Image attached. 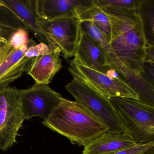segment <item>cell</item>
Wrapping results in <instances>:
<instances>
[{"label": "cell", "instance_id": "obj_8", "mask_svg": "<svg viewBox=\"0 0 154 154\" xmlns=\"http://www.w3.org/2000/svg\"><path fill=\"white\" fill-rule=\"evenodd\" d=\"M39 21L43 30L59 48L64 58L73 57L80 31L79 18H63L51 21Z\"/></svg>", "mask_w": 154, "mask_h": 154}, {"label": "cell", "instance_id": "obj_10", "mask_svg": "<svg viewBox=\"0 0 154 154\" xmlns=\"http://www.w3.org/2000/svg\"><path fill=\"white\" fill-rule=\"evenodd\" d=\"M74 63L106 74L110 70L106 53L100 46L80 28Z\"/></svg>", "mask_w": 154, "mask_h": 154}, {"label": "cell", "instance_id": "obj_2", "mask_svg": "<svg viewBox=\"0 0 154 154\" xmlns=\"http://www.w3.org/2000/svg\"><path fill=\"white\" fill-rule=\"evenodd\" d=\"M106 14L110 24L109 44L112 51L124 65L141 73L146 41L140 18L137 13L116 16Z\"/></svg>", "mask_w": 154, "mask_h": 154}, {"label": "cell", "instance_id": "obj_24", "mask_svg": "<svg viewBox=\"0 0 154 154\" xmlns=\"http://www.w3.org/2000/svg\"><path fill=\"white\" fill-rule=\"evenodd\" d=\"M140 74L148 82L154 85V63L144 62Z\"/></svg>", "mask_w": 154, "mask_h": 154}, {"label": "cell", "instance_id": "obj_13", "mask_svg": "<svg viewBox=\"0 0 154 154\" xmlns=\"http://www.w3.org/2000/svg\"><path fill=\"white\" fill-rule=\"evenodd\" d=\"M60 54L59 48L54 45L49 53L35 57L27 74L32 77L35 84L49 85L56 74L62 69Z\"/></svg>", "mask_w": 154, "mask_h": 154}, {"label": "cell", "instance_id": "obj_6", "mask_svg": "<svg viewBox=\"0 0 154 154\" xmlns=\"http://www.w3.org/2000/svg\"><path fill=\"white\" fill-rule=\"evenodd\" d=\"M26 120L34 117L47 119L59 105L62 95L48 85H36L25 90H19Z\"/></svg>", "mask_w": 154, "mask_h": 154}, {"label": "cell", "instance_id": "obj_5", "mask_svg": "<svg viewBox=\"0 0 154 154\" xmlns=\"http://www.w3.org/2000/svg\"><path fill=\"white\" fill-rule=\"evenodd\" d=\"M25 120L18 89L0 86V150H8L17 143Z\"/></svg>", "mask_w": 154, "mask_h": 154}, {"label": "cell", "instance_id": "obj_21", "mask_svg": "<svg viewBox=\"0 0 154 154\" xmlns=\"http://www.w3.org/2000/svg\"><path fill=\"white\" fill-rule=\"evenodd\" d=\"M29 40L27 29L23 28L18 29L13 32L8 39L15 50L19 49L26 44Z\"/></svg>", "mask_w": 154, "mask_h": 154}, {"label": "cell", "instance_id": "obj_14", "mask_svg": "<svg viewBox=\"0 0 154 154\" xmlns=\"http://www.w3.org/2000/svg\"><path fill=\"white\" fill-rule=\"evenodd\" d=\"M136 144L123 132L109 129L85 146L83 154H113Z\"/></svg>", "mask_w": 154, "mask_h": 154}, {"label": "cell", "instance_id": "obj_17", "mask_svg": "<svg viewBox=\"0 0 154 154\" xmlns=\"http://www.w3.org/2000/svg\"><path fill=\"white\" fill-rule=\"evenodd\" d=\"M139 0H94V4L106 14L116 16L137 13Z\"/></svg>", "mask_w": 154, "mask_h": 154}, {"label": "cell", "instance_id": "obj_18", "mask_svg": "<svg viewBox=\"0 0 154 154\" xmlns=\"http://www.w3.org/2000/svg\"><path fill=\"white\" fill-rule=\"evenodd\" d=\"M79 19L81 21H92L102 33L108 42H109L111 27L109 17L103 11L95 4L80 14Z\"/></svg>", "mask_w": 154, "mask_h": 154}, {"label": "cell", "instance_id": "obj_11", "mask_svg": "<svg viewBox=\"0 0 154 154\" xmlns=\"http://www.w3.org/2000/svg\"><path fill=\"white\" fill-rule=\"evenodd\" d=\"M36 44L35 41L31 38L19 49L11 52L0 63V86L9 85L20 78L23 73L28 72L35 57H26L25 53Z\"/></svg>", "mask_w": 154, "mask_h": 154}, {"label": "cell", "instance_id": "obj_4", "mask_svg": "<svg viewBox=\"0 0 154 154\" xmlns=\"http://www.w3.org/2000/svg\"><path fill=\"white\" fill-rule=\"evenodd\" d=\"M68 70L73 79L66 85L65 89L74 97L75 101L108 126L109 129L123 132L109 99L103 96L69 67Z\"/></svg>", "mask_w": 154, "mask_h": 154}, {"label": "cell", "instance_id": "obj_16", "mask_svg": "<svg viewBox=\"0 0 154 154\" xmlns=\"http://www.w3.org/2000/svg\"><path fill=\"white\" fill-rule=\"evenodd\" d=\"M136 12L141 21L146 45H154V0H139Z\"/></svg>", "mask_w": 154, "mask_h": 154}, {"label": "cell", "instance_id": "obj_28", "mask_svg": "<svg viewBox=\"0 0 154 154\" xmlns=\"http://www.w3.org/2000/svg\"><path fill=\"white\" fill-rule=\"evenodd\" d=\"M7 40H8V38H6L5 37L0 36V43H2V42L6 41Z\"/></svg>", "mask_w": 154, "mask_h": 154}, {"label": "cell", "instance_id": "obj_20", "mask_svg": "<svg viewBox=\"0 0 154 154\" xmlns=\"http://www.w3.org/2000/svg\"><path fill=\"white\" fill-rule=\"evenodd\" d=\"M80 28L81 30L89 35L100 46L106 53L108 61L109 56L114 52L110 46L109 42L100 29L92 21L89 20L81 21Z\"/></svg>", "mask_w": 154, "mask_h": 154}, {"label": "cell", "instance_id": "obj_1", "mask_svg": "<svg viewBox=\"0 0 154 154\" xmlns=\"http://www.w3.org/2000/svg\"><path fill=\"white\" fill-rule=\"evenodd\" d=\"M42 123L79 146H85L109 129L78 103L63 98Z\"/></svg>", "mask_w": 154, "mask_h": 154}, {"label": "cell", "instance_id": "obj_25", "mask_svg": "<svg viewBox=\"0 0 154 154\" xmlns=\"http://www.w3.org/2000/svg\"><path fill=\"white\" fill-rule=\"evenodd\" d=\"M14 50L8 40L0 43V63Z\"/></svg>", "mask_w": 154, "mask_h": 154}, {"label": "cell", "instance_id": "obj_3", "mask_svg": "<svg viewBox=\"0 0 154 154\" xmlns=\"http://www.w3.org/2000/svg\"><path fill=\"white\" fill-rule=\"evenodd\" d=\"M109 100L124 134L137 144L154 142V107L123 97Z\"/></svg>", "mask_w": 154, "mask_h": 154}, {"label": "cell", "instance_id": "obj_22", "mask_svg": "<svg viewBox=\"0 0 154 154\" xmlns=\"http://www.w3.org/2000/svg\"><path fill=\"white\" fill-rule=\"evenodd\" d=\"M56 45L54 43L48 45L40 42L29 47L25 53V55L29 58H34L48 54L51 51L53 46Z\"/></svg>", "mask_w": 154, "mask_h": 154}, {"label": "cell", "instance_id": "obj_19", "mask_svg": "<svg viewBox=\"0 0 154 154\" xmlns=\"http://www.w3.org/2000/svg\"><path fill=\"white\" fill-rule=\"evenodd\" d=\"M0 27L2 35L8 39L14 31L19 28L27 29L24 24L9 9L0 3Z\"/></svg>", "mask_w": 154, "mask_h": 154}, {"label": "cell", "instance_id": "obj_23", "mask_svg": "<svg viewBox=\"0 0 154 154\" xmlns=\"http://www.w3.org/2000/svg\"><path fill=\"white\" fill-rule=\"evenodd\" d=\"M154 148V142L136 144L133 146L118 151L113 154H141Z\"/></svg>", "mask_w": 154, "mask_h": 154}, {"label": "cell", "instance_id": "obj_12", "mask_svg": "<svg viewBox=\"0 0 154 154\" xmlns=\"http://www.w3.org/2000/svg\"><path fill=\"white\" fill-rule=\"evenodd\" d=\"M110 69H114L122 80L125 82L138 96V100L154 107V85L137 73L124 65L115 54L110 58Z\"/></svg>", "mask_w": 154, "mask_h": 154}, {"label": "cell", "instance_id": "obj_7", "mask_svg": "<svg viewBox=\"0 0 154 154\" xmlns=\"http://www.w3.org/2000/svg\"><path fill=\"white\" fill-rule=\"evenodd\" d=\"M69 68L108 99L123 97L138 100L137 93L122 80L120 77L110 78L106 74L72 61Z\"/></svg>", "mask_w": 154, "mask_h": 154}, {"label": "cell", "instance_id": "obj_15", "mask_svg": "<svg viewBox=\"0 0 154 154\" xmlns=\"http://www.w3.org/2000/svg\"><path fill=\"white\" fill-rule=\"evenodd\" d=\"M0 3L14 13L40 42L47 45L53 42L41 27L29 0H0Z\"/></svg>", "mask_w": 154, "mask_h": 154}, {"label": "cell", "instance_id": "obj_26", "mask_svg": "<svg viewBox=\"0 0 154 154\" xmlns=\"http://www.w3.org/2000/svg\"><path fill=\"white\" fill-rule=\"evenodd\" d=\"M144 62L154 63V45H146Z\"/></svg>", "mask_w": 154, "mask_h": 154}, {"label": "cell", "instance_id": "obj_27", "mask_svg": "<svg viewBox=\"0 0 154 154\" xmlns=\"http://www.w3.org/2000/svg\"><path fill=\"white\" fill-rule=\"evenodd\" d=\"M141 154H154V148L151 149L149 150L144 152V153H142Z\"/></svg>", "mask_w": 154, "mask_h": 154}, {"label": "cell", "instance_id": "obj_29", "mask_svg": "<svg viewBox=\"0 0 154 154\" xmlns=\"http://www.w3.org/2000/svg\"><path fill=\"white\" fill-rule=\"evenodd\" d=\"M0 36H2V29L1 27H0Z\"/></svg>", "mask_w": 154, "mask_h": 154}, {"label": "cell", "instance_id": "obj_9", "mask_svg": "<svg viewBox=\"0 0 154 154\" xmlns=\"http://www.w3.org/2000/svg\"><path fill=\"white\" fill-rule=\"evenodd\" d=\"M38 20L51 21L63 18H77L94 6V0H29Z\"/></svg>", "mask_w": 154, "mask_h": 154}]
</instances>
